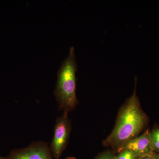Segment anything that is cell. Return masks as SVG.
I'll use <instances>...</instances> for the list:
<instances>
[{
  "label": "cell",
  "mask_w": 159,
  "mask_h": 159,
  "mask_svg": "<svg viewBox=\"0 0 159 159\" xmlns=\"http://www.w3.org/2000/svg\"><path fill=\"white\" fill-rule=\"evenodd\" d=\"M146 122V116L141 109L135 88L132 95L121 107L115 127L103 145L119 148L135 138Z\"/></svg>",
  "instance_id": "6da1fadb"
},
{
  "label": "cell",
  "mask_w": 159,
  "mask_h": 159,
  "mask_svg": "<svg viewBox=\"0 0 159 159\" xmlns=\"http://www.w3.org/2000/svg\"><path fill=\"white\" fill-rule=\"evenodd\" d=\"M77 64L75 49L71 47L68 57L62 62L57 74L54 95L60 107L68 113L77 105Z\"/></svg>",
  "instance_id": "7a4b0ae2"
},
{
  "label": "cell",
  "mask_w": 159,
  "mask_h": 159,
  "mask_svg": "<svg viewBox=\"0 0 159 159\" xmlns=\"http://www.w3.org/2000/svg\"><path fill=\"white\" fill-rule=\"evenodd\" d=\"M67 116L68 113L64 112L62 116L57 119L54 127L51 148L55 159L60 157L68 140L70 125Z\"/></svg>",
  "instance_id": "3957f363"
},
{
  "label": "cell",
  "mask_w": 159,
  "mask_h": 159,
  "mask_svg": "<svg viewBox=\"0 0 159 159\" xmlns=\"http://www.w3.org/2000/svg\"><path fill=\"white\" fill-rule=\"evenodd\" d=\"M150 132L147 130L142 135L135 137L118 148V152L128 150L134 152L138 158L152 155L154 153L151 143Z\"/></svg>",
  "instance_id": "277c9868"
},
{
  "label": "cell",
  "mask_w": 159,
  "mask_h": 159,
  "mask_svg": "<svg viewBox=\"0 0 159 159\" xmlns=\"http://www.w3.org/2000/svg\"><path fill=\"white\" fill-rule=\"evenodd\" d=\"M8 159H51V156L46 144L38 143L15 152Z\"/></svg>",
  "instance_id": "5b68a950"
},
{
  "label": "cell",
  "mask_w": 159,
  "mask_h": 159,
  "mask_svg": "<svg viewBox=\"0 0 159 159\" xmlns=\"http://www.w3.org/2000/svg\"><path fill=\"white\" fill-rule=\"evenodd\" d=\"M151 143L154 152L159 153V129H155L150 132Z\"/></svg>",
  "instance_id": "8992f818"
},
{
  "label": "cell",
  "mask_w": 159,
  "mask_h": 159,
  "mask_svg": "<svg viewBox=\"0 0 159 159\" xmlns=\"http://www.w3.org/2000/svg\"><path fill=\"white\" fill-rule=\"evenodd\" d=\"M138 157L132 152L124 150L119 152V154L114 156V159H138Z\"/></svg>",
  "instance_id": "52a82bcc"
},
{
  "label": "cell",
  "mask_w": 159,
  "mask_h": 159,
  "mask_svg": "<svg viewBox=\"0 0 159 159\" xmlns=\"http://www.w3.org/2000/svg\"><path fill=\"white\" fill-rule=\"evenodd\" d=\"M114 156L111 152L107 151L101 154L96 159H114Z\"/></svg>",
  "instance_id": "ba28073f"
},
{
  "label": "cell",
  "mask_w": 159,
  "mask_h": 159,
  "mask_svg": "<svg viewBox=\"0 0 159 159\" xmlns=\"http://www.w3.org/2000/svg\"><path fill=\"white\" fill-rule=\"evenodd\" d=\"M138 159H154L152 155L145 156L141 157Z\"/></svg>",
  "instance_id": "9c48e42d"
},
{
  "label": "cell",
  "mask_w": 159,
  "mask_h": 159,
  "mask_svg": "<svg viewBox=\"0 0 159 159\" xmlns=\"http://www.w3.org/2000/svg\"><path fill=\"white\" fill-rule=\"evenodd\" d=\"M152 156L153 157L154 159H159V155L158 154L154 152L153 154H152Z\"/></svg>",
  "instance_id": "30bf717a"
},
{
  "label": "cell",
  "mask_w": 159,
  "mask_h": 159,
  "mask_svg": "<svg viewBox=\"0 0 159 159\" xmlns=\"http://www.w3.org/2000/svg\"><path fill=\"white\" fill-rule=\"evenodd\" d=\"M66 159H76V158H75L74 157H70L67 158H66Z\"/></svg>",
  "instance_id": "8fae6325"
},
{
  "label": "cell",
  "mask_w": 159,
  "mask_h": 159,
  "mask_svg": "<svg viewBox=\"0 0 159 159\" xmlns=\"http://www.w3.org/2000/svg\"><path fill=\"white\" fill-rule=\"evenodd\" d=\"M158 154L159 155V153H158Z\"/></svg>",
  "instance_id": "7c38bea8"
}]
</instances>
